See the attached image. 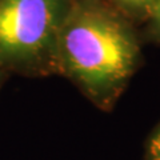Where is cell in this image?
<instances>
[{
    "label": "cell",
    "instance_id": "cell-2",
    "mask_svg": "<svg viewBox=\"0 0 160 160\" xmlns=\"http://www.w3.org/2000/svg\"><path fill=\"white\" fill-rule=\"evenodd\" d=\"M72 0H0V67L28 76L59 75V32Z\"/></svg>",
    "mask_w": 160,
    "mask_h": 160
},
{
    "label": "cell",
    "instance_id": "cell-6",
    "mask_svg": "<svg viewBox=\"0 0 160 160\" xmlns=\"http://www.w3.org/2000/svg\"><path fill=\"white\" fill-rule=\"evenodd\" d=\"M4 73H7V72L4 71L2 67H0V84H2V80H3V78H4Z\"/></svg>",
    "mask_w": 160,
    "mask_h": 160
},
{
    "label": "cell",
    "instance_id": "cell-4",
    "mask_svg": "<svg viewBox=\"0 0 160 160\" xmlns=\"http://www.w3.org/2000/svg\"><path fill=\"white\" fill-rule=\"evenodd\" d=\"M142 39L143 42L153 43L160 46V0H155L151 15L143 24Z\"/></svg>",
    "mask_w": 160,
    "mask_h": 160
},
{
    "label": "cell",
    "instance_id": "cell-1",
    "mask_svg": "<svg viewBox=\"0 0 160 160\" xmlns=\"http://www.w3.org/2000/svg\"><path fill=\"white\" fill-rule=\"evenodd\" d=\"M142 33L106 0H72L58 40L59 75L109 111L142 64Z\"/></svg>",
    "mask_w": 160,
    "mask_h": 160
},
{
    "label": "cell",
    "instance_id": "cell-5",
    "mask_svg": "<svg viewBox=\"0 0 160 160\" xmlns=\"http://www.w3.org/2000/svg\"><path fill=\"white\" fill-rule=\"evenodd\" d=\"M146 160H160V124L153 129L148 139Z\"/></svg>",
    "mask_w": 160,
    "mask_h": 160
},
{
    "label": "cell",
    "instance_id": "cell-3",
    "mask_svg": "<svg viewBox=\"0 0 160 160\" xmlns=\"http://www.w3.org/2000/svg\"><path fill=\"white\" fill-rule=\"evenodd\" d=\"M135 26H143L151 15L155 0H106Z\"/></svg>",
    "mask_w": 160,
    "mask_h": 160
}]
</instances>
